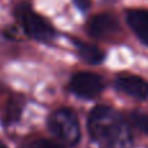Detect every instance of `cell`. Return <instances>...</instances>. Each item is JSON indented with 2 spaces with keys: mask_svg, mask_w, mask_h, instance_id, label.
Returning <instances> with one entry per match:
<instances>
[{
  "mask_svg": "<svg viewBox=\"0 0 148 148\" xmlns=\"http://www.w3.org/2000/svg\"><path fill=\"white\" fill-rule=\"evenodd\" d=\"M16 17L20 21L26 35L35 40L46 43L52 40L56 35L51 23L40 14L34 12L27 3H21L16 7Z\"/></svg>",
  "mask_w": 148,
  "mask_h": 148,
  "instance_id": "3957f363",
  "label": "cell"
},
{
  "mask_svg": "<svg viewBox=\"0 0 148 148\" xmlns=\"http://www.w3.org/2000/svg\"><path fill=\"white\" fill-rule=\"evenodd\" d=\"M114 86L118 91L138 100H146L148 97V82L138 75H120L116 79Z\"/></svg>",
  "mask_w": 148,
  "mask_h": 148,
  "instance_id": "8992f818",
  "label": "cell"
},
{
  "mask_svg": "<svg viewBox=\"0 0 148 148\" xmlns=\"http://www.w3.org/2000/svg\"><path fill=\"white\" fill-rule=\"evenodd\" d=\"M48 130L66 146H75L81 140V127L77 113L72 108H59L48 116Z\"/></svg>",
  "mask_w": 148,
  "mask_h": 148,
  "instance_id": "7a4b0ae2",
  "label": "cell"
},
{
  "mask_svg": "<svg viewBox=\"0 0 148 148\" xmlns=\"http://www.w3.org/2000/svg\"><path fill=\"white\" fill-rule=\"evenodd\" d=\"M69 90L75 96L82 99H92L104 90L103 78L96 73L79 72L75 73L70 79Z\"/></svg>",
  "mask_w": 148,
  "mask_h": 148,
  "instance_id": "277c9868",
  "label": "cell"
},
{
  "mask_svg": "<svg viewBox=\"0 0 148 148\" xmlns=\"http://www.w3.org/2000/svg\"><path fill=\"white\" fill-rule=\"evenodd\" d=\"M91 140L100 148H130L133 135L126 121L108 105H96L87 118Z\"/></svg>",
  "mask_w": 148,
  "mask_h": 148,
  "instance_id": "6da1fadb",
  "label": "cell"
},
{
  "mask_svg": "<svg viewBox=\"0 0 148 148\" xmlns=\"http://www.w3.org/2000/svg\"><path fill=\"white\" fill-rule=\"evenodd\" d=\"M23 109V100L20 99L18 96L9 97L7 105L4 109V116H3V121L5 123H12L20 120L21 113Z\"/></svg>",
  "mask_w": 148,
  "mask_h": 148,
  "instance_id": "9c48e42d",
  "label": "cell"
},
{
  "mask_svg": "<svg viewBox=\"0 0 148 148\" xmlns=\"http://www.w3.org/2000/svg\"><path fill=\"white\" fill-rule=\"evenodd\" d=\"M130 120L135 127H138L142 133L148 134V114L140 112H133L130 114Z\"/></svg>",
  "mask_w": 148,
  "mask_h": 148,
  "instance_id": "30bf717a",
  "label": "cell"
},
{
  "mask_svg": "<svg viewBox=\"0 0 148 148\" xmlns=\"http://www.w3.org/2000/svg\"><path fill=\"white\" fill-rule=\"evenodd\" d=\"M129 26L135 33V35L140 39L142 43L148 46V10L133 9L126 14Z\"/></svg>",
  "mask_w": 148,
  "mask_h": 148,
  "instance_id": "52a82bcc",
  "label": "cell"
},
{
  "mask_svg": "<svg viewBox=\"0 0 148 148\" xmlns=\"http://www.w3.org/2000/svg\"><path fill=\"white\" fill-rule=\"evenodd\" d=\"M74 44L77 47L78 56L84 62H87L90 65H97L104 61L105 53L100 48H97L96 46L90 43H84V42H79V40H74Z\"/></svg>",
  "mask_w": 148,
  "mask_h": 148,
  "instance_id": "ba28073f",
  "label": "cell"
},
{
  "mask_svg": "<svg viewBox=\"0 0 148 148\" xmlns=\"http://www.w3.org/2000/svg\"><path fill=\"white\" fill-rule=\"evenodd\" d=\"M0 148H8L7 146H5V144L4 143H3V142L1 140H0Z\"/></svg>",
  "mask_w": 148,
  "mask_h": 148,
  "instance_id": "4fadbf2b",
  "label": "cell"
},
{
  "mask_svg": "<svg viewBox=\"0 0 148 148\" xmlns=\"http://www.w3.org/2000/svg\"><path fill=\"white\" fill-rule=\"evenodd\" d=\"M120 25L114 16L109 13L96 14L87 22V33L96 39H104L117 33Z\"/></svg>",
  "mask_w": 148,
  "mask_h": 148,
  "instance_id": "5b68a950",
  "label": "cell"
},
{
  "mask_svg": "<svg viewBox=\"0 0 148 148\" xmlns=\"http://www.w3.org/2000/svg\"><path fill=\"white\" fill-rule=\"evenodd\" d=\"M23 148H62L60 144L55 143L52 140L48 139H38V140H34L31 143L26 144Z\"/></svg>",
  "mask_w": 148,
  "mask_h": 148,
  "instance_id": "8fae6325",
  "label": "cell"
},
{
  "mask_svg": "<svg viewBox=\"0 0 148 148\" xmlns=\"http://www.w3.org/2000/svg\"><path fill=\"white\" fill-rule=\"evenodd\" d=\"M73 1H74V4H75V7L78 8L79 10H82V12L88 10L92 4V0H73Z\"/></svg>",
  "mask_w": 148,
  "mask_h": 148,
  "instance_id": "7c38bea8",
  "label": "cell"
}]
</instances>
